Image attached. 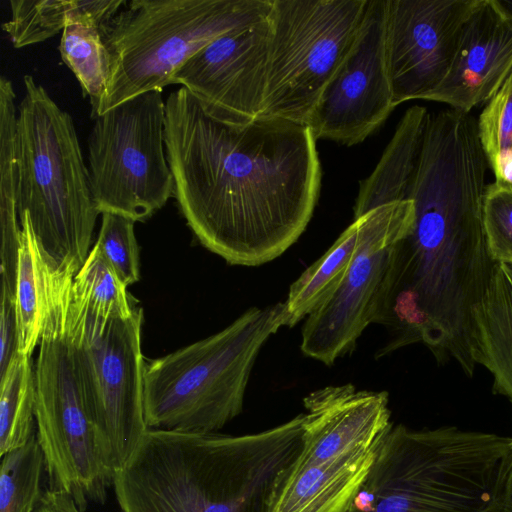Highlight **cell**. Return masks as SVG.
<instances>
[{"label":"cell","mask_w":512,"mask_h":512,"mask_svg":"<svg viewBox=\"0 0 512 512\" xmlns=\"http://www.w3.org/2000/svg\"><path fill=\"white\" fill-rule=\"evenodd\" d=\"M164 140L187 225L227 263L270 262L305 231L321 185L307 126L271 117L229 123L181 87L165 102Z\"/></svg>","instance_id":"obj_1"},{"label":"cell","mask_w":512,"mask_h":512,"mask_svg":"<svg viewBox=\"0 0 512 512\" xmlns=\"http://www.w3.org/2000/svg\"><path fill=\"white\" fill-rule=\"evenodd\" d=\"M489 167L480 142L457 132L427 135L410 187L415 220L393 253L377 324L382 357L422 343L438 363L453 359L468 377L471 312L495 265L483 229Z\"/></svg>","instance_id":"obj_2"},{"label":"cell","mask_w":512,"mask_h":512,"mask_svg":"<svg viewBox=\"0 0 512 512\" xmlns=\"http://www.w3.org/2000/svg\"><path fill=\"white\" fill-rule=\"evenodd\" d=\"M302 433L303 413L245 435L148 429L113 476L120 512H267Z\"/></svg>","instance_id":"obj_3"},{"label":"cell","mask_w":512,"mask_h":512,"mask_svg":"<svg viewBox=\"0 0 512 512\" xmlns=\"http://www.w3.org/2000/svg\"><path fill=\"white\" fill-rule=\"evenodd\" d=\"M511 438L392 426L346 512H489Z\"/></svg>","instance_id":"obj_4"},{"label":"cell","mask_w":512,"mask_h":512,"mask_svg":"<svg viewBox=\"0 0 512 512\" xmlns=\"http://www.w3.org/2000/svg\"><path fill=\"white\" fill-rule=\"evenodd\" d=\"M18 106L19 216L26 214L45 261L76 275L89 255L96 209L70 114L35 79Z\"/></svg>","instance_id":"obj_5"},{"label":"cell","mask_w":512,"mask_h":512,"mask_svg":"<svg viewBox=\"0 0 512 512\" xmlns=\"http://www.w3.org/2000/svg\"><path fill=\"white\" fill-rule=\"evenodd\" d=\"M286 326L284 302L251 307L220 332L145 363L148 429L212 433L243 410L263 345Z\"/></svg>","instance_id":"obj_6"},{"label":"cell","mask_w":512,"mask_h":512,"mask_svg":"<svg viewBox=\"0 0 512 512\" xmlns=\"http://www.w3.org/2000/svg\"><path fill=\"white\" fill-rule=\"evenodd\" d=\"M74 274L44 264V321L35 364L36 438L50 488L69 494L84 512L102 502L113 476L79 378L71 340Z\"/></svg>","instance_id":"obj_7"},{"label":"cell","mask_w":512,"mask_h":512,"mask_svg":"<svg viewBox=\"0 0 512 512\" xmlns=\"http://www.w3.org/2000/svg\"><path fill=\"white\" fill-rule=\"evenodd\" d=\"M271 0H132L101 29L110 55L106 91L92 118L170 85L219 36L265 19Z\"/></svg>","instance_id":"obj_8"},{"label":"cell","mask_w":512,"mask_h":512,"mask_svg":"<svg viewBox=\"0 0 512 512\" xmlns=\"http://www.w3.org/2000/svg\"><path fill=\"white\" fill-rule=\"evenodd\" d=\"M368 0H271L260 117L305 125L348 55Z\"/></svg>","instance_id":"obj_9"},{"label":"cell","mask_w":512,"mask_h":512,"mask_svg":"<svg viewBox=\"0 0 512 512\" xmlns=\"http://www.w3.org/2000/svg\"><path fill=\"white\" fill-rule=\"evenodd\" d=\"M93 119L87 167L96 209L147 220L174 195L162 90L139 94Z\"/></svg>","instance_id":"obj_10"},{"label":"cell","mask_w":512,"mask_h":512,"mask_svg":"<svg viewBox=\"0 0 512 512\" xmlns=\"http://www.w3.org/2000/svg\"><path fill=\"white\" fill-rule=\"evenodd\" d=\"M72 294V289H71ZM143 311L107 323L71 300V340L80 382L107 466L114 474L148 430L141 351Z\"/></svg>","instance_id":"obj_11"},{"label":"cell","mask_w":512,"mask_h":512,"mask_svg":"<svg viewBox=\"0 0 512 512\" xmlns=\"http://www.w3.org/2000/svg\"><path fill=\"white\" fill-rule=\"evenodd\" d=\"M363 219L347 274L302 328V353L327 366L354 350L366 327L377 324L394 248L412 230L414 204L411 200L386 204L367 212Z\"/></svg>","instance_id":"obj_12"},{"label":"cell","mask_w":512,"mask_h":512,"mask_svg":"<svg viewBox=\"0 0 512 512\" xmlns=\"http://www.w3.org/2000/svg\"><path fill=\"white\" fill-rule=\"evenodd\" d=\"M385 7L386 0H368L352 48L306 123L316 140L359 144L395 108L385 61Z\"/></svg>","instance_id":"obj_13"},{"label":"cell","mask_w":512,"mask_h":512,"mask_svg":"<svg viewBox=\"0 0 512 512\" xmlns=\"http://www.w3.org/2000/svg\"><path fill=\"white\" fill-rule=\"evenodd\" d=\"M478 0H386L385 61L395 107L445 79Z\"/></svg>","instance_id":"obj_14"},{"label":"cell","mask_w":512,"mask_h":512,"mask_svg":"<svg viewBox=\"0 0 512 512\" xmlns=\"http://www.w3.org/2000/svg\"><path fill=\"white\" fill-rule=\"evenodd\" d=\"M268 16L213 40L175 73L171 84H181L220 120L247 124L259 118L271 40Z\"/></svg>","instance_id":"obj_15"},{"label":"cell","mask_w":512,"mask_h":512,"mask_svg":"<svg viewBox=\"0 0 512 512\" xmlns=\"http://www.w3.org/2000/svg\"><path fill=\"white\" fill-rule=\"evenodd\" d=\"M302 446L293 469L319 465L376 443L392 426L387 392L326 386L303 399Z\"/></svg>","instance_id":"obj_16"},{"label":"cell","mask_w":512,"mask_h":512,"mask_svg":"<svg viewBox=\"0 0 512 512\" xmlns=\"http://www.w3.org/2000/svg\"><path fill=\"white\" fill-rule=\"evenodd\" d=\"M511 72L512 18L497 0H478L445 79L424 100L470 113L488 102Z\"/></svg>","instance_id":"obj_17"},{"label":"cell","mask_w":512,"mask_h":512,"mask_svg":"<svg viewBox=\"0 0 512 512\" xmlns=\"http://www.w3.org/2000/svg\"><path fill=\"white\" fill-rule=\"evenodd\" d=\"M382 437L319 465L290 467L267 512H346L373 464Z\"/></svg>","instance_id":"obj_18"},{"label":"cell","mask_w":512,"mask_h":512,"mask_svg":"<svg viewBox=\"0 0 512 512\" xmlns=\"http://www.w3.org/2000/svg\"><path fill=\"white\" fill-rule=\"evenodd\" d=\"M471 356L492 375V390L512 406V264L495 263L471 312Z\"/></svg>","instance_id":"obj_19"},{"label":"cell","mask_w":512,"mask_h":512,"mask_svg":"<svg viewBox=\"0 0 512 512\" xmlns=\"http://www.w3.org/2000/svg\"><path fill=\"white\" fill-rule=\"evenodd\" d=\"M428 117L429 112L420 105L405 111L376 167L360 181L354 219L377 207L408 200Z\"/></svg>","instance_id":"obj_20"},{"label":"cell","mask_w":512,"mask_h":512,"mask_svg":"<svg viewBox=\"0 0 512 512\" xmlns=\"http://www.w3.org/2000/svg\"><path fill=\"white\" fill-rule=\"evenodd\" d=\"M363 223V216L354 219L332 246L291 284L284 302L287 327L307 318L339 288L352 262Z\"/></svg>","instance_id":"obj_21"},{"label":"cell","mask_w":512,"mask_h":512,"mask_svg":"<svg viewBox=\"0 0 512 512\" xmlns=\"http://www.w3.org/2000/svg\"><path fill=\"white\" fill-rule=\"evenodd\" d=\"M11 18L2 24L15 48L33 45L63 31L69 21L94 22L103 0H11Z\"/></svg>","instance_id":"obj_22"},{"label":"cell","mask_w":512,"mask_h":512,"mask_svg":"<svg viewBox=\"0 0 512 512\" xmlns=\"http://www.w3.org/2000/svg\"><path fill=\"white\" fill-rule=\"evenodd\" d=\"M22 235L15 288L18 353L32 355L44 321V257L26 214L20 215Z\"/></svg>","instance_id":"obj_23"},{"label":"cell","mask_w":512,"mask_h":512,"mask_svg":"<svg viewBox=\"0 0 512 512\" xmlns=\"http://www.w3.org/2000/svg\"><path fill=\"white\" fill-rule=\"evenodd\" d=\"M35 367L17 354L0 377V456L26 445L36 435Z\"/></svg>","instance_id":"obj_24"},{"label":"cell","mask_w":512,"mask_h":512,"mask_svg":"<svg viewBox=\"0 0 512 512\" xmlns=\"http://www.w3.org/2000/svg\"><path fill=\"white\" fill-rule=\"evenodd\" d=\"M72 297L91 316L105 323L133 314L127 286L94 245L72 282Z\"/></svg>","instance_id":"obj_25"},{"label":"cell","mask_w":512,"mask_h":512,"mask_svg":"<svg viewBox=\"0 0 512 512\" xmlns=\"http://www.w3.org/2000/svg\"><path fill=\"white\" fill-rule=\"evenodd\" d=\"M59 51L63 62L76 76L94 111L103 97L110 77V55L101 28L69 21L62 31Z\"/></svg>","instance_id":"obj_26"},{"label":"cell","mask_w":512,"mask_h":512,"mask_svg":"<svg viewBox=\"0 0 512 512\" xmlns=\"http://www.w3.org/2000/svg\"><path fill=\"white\" fill-rule=\"evenodd\" d=\"M0 512H34L41 498L44 457L36 435L1 456Z\"/></svg>","instance_id":"obj_27"},{"label":"cell","mask_w":512,"mask_h":512,"mask_svg":"<svg viewBox=\"0 0 512 512\" xmlns=\"http://www.w3.org/2000/svg\"><path fill=\"white\" fill-rule=\"evenodd\" d=\"M477 122L495 181L512 186V72L488 101Z\"/></svg>","instance_id":"obj_28"},{"label":"cell","mask_w":512,"mask_h":512,"mask_svg":"<svg viewBox=\"0 0 512 512\" xmlns=\"http://www.w3.org/2000/svg\"><path fill=\"white\" fill-rule=\"evenodd\" d=\"M19 168L7 160L0 165L1 291L15 300L22 226L18 211Z\"/></svg>","instance_id":"obj_29"},{"label":"cell","mask_w":512,"mask_h":512,"mask_svg":"<svg viewBox=\"0 0 512 512\" xmlns=\"http://www.w3.org/2000/svg\"><path fill=\"white\" fill-rule=\"evenodd\" d=\"M134 224L135 221L126 216L103 213L95 243L127 287L140 278L139 248Z\"/></svg>","instance_id":"obj_30"},{"label":"cell","mask_w":512,"mask_h":512,"mask_svg":"<svg viewBox=\"0 0 512 512\" xmlns=\"http://www.w3.org/2000/svg\"><path fill=\"white\" fill-rule=\"evenodd\" d=\"M487 248L495 263L512 264V186L487 185L482 210Z\"/></svg>","instance_id":"obj_31"},{"label":"cell","mask_w":512,"mask_h":512,"mask_svg":"<svg viewBox=\"0 0 512 512\" xmlns=\"http://www.w3.org/2000/svg\"><path fill=\"white\" fill-rule=\"evenodd\" d=\"M0 312V377L18 354V328L15 300L1 291Z\"/></svg>","instance_id":"obj_32"},{"label":"cell","mask_w":512,"mask_h":512,"mask_svg":"<svg viewBox=\"0 0 512 512\" xmlns=\"http://www.w3.org/2000/svg\"><path fill=\"white\" fill-rule=\"evenodd\" d=\"M489 512H512V438Z\"/></svg>","instance_id":"obj_33"},{"label":"cell","mask_w":512,"mask_h":512,"mask_svg":"<svg viewBox=\"0 0 512 512\" xmlns=\"http://www.w3.org/2000/svg\"><path fill=\"white\" fill-rule=\"evenodd\" d=\"M34 512H83L66 492L49 489L42 493Z\"/></svg>","instance_id":"obj_34"},{"label":"cell","mask_w":512,"mask_h":512,"mask_svg":"<svg viewBox=\"0 0 512 512\" xmlns=\"http://www.w3.org/2000/svg\"><path fill=\"white\" fill-rule=\"evenodd\" d=\"M502 9L512 18V0H497Z\"/></svg>","instance_id":"obj_35"}]
</instances>
